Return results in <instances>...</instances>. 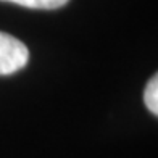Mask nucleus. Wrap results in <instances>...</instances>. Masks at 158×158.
Returning <instances> with one entry per match:
<instances>
[{
  "instance_id": "nucleus-3",
  "label": "nucleus",
  "mask_w": 158,
  "mask_h": 158,
  "mask_svg": "<svg viewBox=\"0 0 158 158\" xmlns=\"http://www.w3.org/2000/svg\"><path fill=\"white\" fill-rule=\"evenodd\" d=\"M143 102L145 106L148 108V111L156 116L158 114V76L155 74L145 85V90H143Z\"/></svg>"
},
{
  "instance_id": "nucleus-1",
  "label": "nucleus",
  "mask_w": 158,
  "mask_h": 158,
  "mask_svg": "<svg viewBox=\"0 0 158 158\" xmlns=\"http://www.w3.org/2000/svg\"><path fill=\"white\" fill-rule=\"evenodd\" d=\"M29 60V50L19 39L0 32V76H8L23 69Z\"/></svg>"
},
{
  "instance_id": "nucleus-2",
  "label": "nucleus",
  "mask_w": 158,
  "mask_h": 158,
  "mask_svg": "<svg viewBox=\"0 0 158 158\" xmlns=\"http://www.w3.org/2000/svg\"><path fill=\"white\" fill-rule=\"evenodd\" d=\"M0 2L16 3L26 8H39V10H55L66 5L69 0H0Z\"/></svg>"
}]
</instances>
